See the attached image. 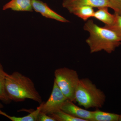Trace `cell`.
Masks as SVG:
<instances>
[{
	"label": "cell",
	"instance_id": "cell-1",
	"mask_svg": "<svg viewBox=\"0 0 121 121\" xmlns=\"http://www.w3.org/2000/svg\"><path fill=\"white\" fill-rule=\"evenodd\" d=\"M83 29L90 33L86 42L91 53L104 51L110 54L121 44V38L114 31L98 26L91 20L84 24Z\"/></svg>",
	"mask_w": 121,
	"mask_h": 121
},
{
	"label": "cell",
	"instance_id": "cell-2",
	"mask_svg": "<svg viewBox=\"0 0 121 121\" xmlns=\"http://www.w3.org/2000/svg\"><path fill=\"white\" fill-rule=\"evenodd\" d=\"M5 88L11 101H24L30 99L40 104L43 102L32 80L17 71L7 74L5 78Z\"/></svg>",
	"mask_w": 121,
	"mask_h": 121
},
{
	"label": "cell",
	"instance_id": "cell-3",
	"mask_svg": "<svg viewBox=\"0 0 121 121\" xmlns=\"http://www.w3.org/2000/svg\"><path fill=\"white\" fill-rule=\"evenodd\" d=\"M104 92L89 78L79 79L75 93V100L86 109L102 108L106 101Z\"/></svg>",
	"mask_w": 121,
	"mask_h": 121
},
{
	"label": "cell",
	"instance_id": "cell-4",
	"mask_svg": "<svg viewBox=\"0 0 121 121\" xmlns=\"http://www.w3.org/2000/svg\"><path fill=\"white\" fill-rule=\"evenodd\" d=\"M55 79L57 86L68 99L75 100V93L80 79L77 72L66 67L56 69L54 72Z\"/></svg>",
	"mask_w": 121,
	"mask_h": 121
},
{
	"label": "cell",
	"instance_id": "cell-5",
	"mask_svg": "<svg viewBox=\"0 0 121 121\" xmlns=\"http://www.w3.org/2000/svg\"><path fill=\"white\" fill-rule=\"evenodd\" d=\"M67 99L54 81L51 95L48 101L45 103L43 102L40 111L46 114H50L60 109L63 103Z\"/></svg>",
	"mask_w": 121,
	"mask_h": 121
},
{
	"label": "cell",
	"instance_id": "cell-6",
	"mask_svg": "<svg viewBox=\"0 0 121 121\" xmlns=\"http://www.w3.org/2000/svg\"><path fill=\"white\" fill-rule=\"evenodd\" d=\"M64 8L67 9L70 13L75 9L83 6H90L93 8H111L109 0H64L62 3Z\"/></svg>",
	"mask_w": 121,
	"mask_h": 121
},
{
	"label": "cell",
	"instance_id": "cell-7",
	"mask_svg": "<svg viewBox=\"0 0 121 121\" xmlns=\"http://www.w3.org/2000/svg\"><path fill=\"white\" fill-rule=\"evenodd\" d=\"M60 109L73 117L86 121H92L93 119V111L81 108L68 99L63 103Z\"/></svg>",
	"mask_w": 121,
	"mask_h": 121
},
{
	"label": "cell",
	"instance_id": "cell-8",
	"mask_svg": "<svg viewBox=\"0 0 121 121\" xmlns=\"http://www.w3.org/2000/svg\"><path fill=\"white\" fill-rule=\"evenodd\" d=\"M33 9L43 16L63 23H68V20L50 8L46 3L40 0H32Z\"/></svg>",
	"mask_w": 121,
	"mask_h": 121
},
{
	"label": "cell",
	"instance_id": "cell-9",
	"mask_svg": "<svg viewBox=\"0 0 121 121\" xmlns=\"http://www.w3.org/2000/svg\"><path fill=\"white\" fill-rule=\"evenodd\" d=\"M12 9L17 12H32V0H11L3 6L2 9Z\"/></svg>",
	"mask_w": 121,
	"mask_h": 121
},
{
	"label": "cell",
	"instance_id": "cell-10",
	"mask_svg": "<svg viewBox=\"0 0 121 121\" xmlns=\"http://www.w3.org/2000/svg\"><path fill=\"white\" fill-rule=\"evenodd\" d=\"M93 17L105 24L107 26H110L113 24L114 20V14L109 12L108 8L103 7L98 9L95 11Z\"/></svg>",
	"mask_w": 121,
	"mask_h": 121
},
{
	"label": "cell",
	"instance_id": "cell-11",
	"mask_svg": "<svg viewBox=\"0 0 121 121\" xmlns=\"http://www.w3.org/2000/svg\"><path fill=\"white\" fill-rule=\"evenodd\" d=\"M43 102L40 104L36 110L33 111L28 115L23 117H12L8 115L6 113L2 112L0 109V115L7 117L12 121H37L38 115L41 111Z\"/></svg>",
	"mask_w": 121,
	"mask_h": 121
},
{
	"label": "cell",
	"instance_id": "cell-12",
	"mask_svg": "<svg viewBox=\"0 0 121 121\" xmlns=\"http://www.w3.org/2000/svg\"><path fill=\"white\" fill-rule=\"evenodd\" d=\"M119 115L97 110L93 111L92 121H118Z\"/></svg>",
	"mask_w": 121,
	"mask_h": 121
},
{
	"label": "cell",
	"instance_id": "cell-13",
	"mask_svg": "<svg viewBox=\"0 0 121 121\" xmlns=\"http://www.w3.org/2000/svg\"><path fill=\"white\" fill-rule=\"evenodd\" d=\"M95 12V11L93 7L83 6L76 9L72 13L80 17L84 21H86L91 17H93Z\"/></svg>",
	"mask_w": 121,
	"mask_h": 121
},
{
	"label": "cell",
	"instance_id": "cell-14",
	"mask_svg": "<svg viewBox=\"0 0 121 121\" xmlns=\"http://www.w3.org/2000/svg\"><path fill=\"white\" fill-rule=\"evenodd\" d=\"M48 115L56 121H86L73 117L60 109Z\"/></svg>",
	"mask_w": 121,
	"mask_h": 121
},
{
	"label": "cell",
	"instance_id": "cell-15",
	"mask_svg": "<svg viewBox=\"0 0 121 121\" xmlns=\"http://www.w3.org/2000/svg\"><path fill=\"white\" fill-rule=\"evenodd\" d=\"M7 73H0V100L5 103L9 102L11 100L9 99L5 88V78Z\"/></svg>",
	"mask_w": 121,
	"mask_h": 121
},
{
	"label": "cell",
	"instance_id": "cell-16",
	"mask_svg": "<svg viewBox=\"0 0 121 121\" xmlns=\"http://www.w3.org/2000/svg\"><path fill=\"white\" fill-rule=\"evenodd\" d=\"M114 20L113 24L110 26L104 27L114 31L121 38V15L114 13Z\"/></svg>",
	"mask_w": 121,
	"mask_h": 121
},
{
	"label": "cell",
	"instance_id": "cell-17",
	"mask_svg": "<svg viewBox=\"0 0 121 121\" xmlns=\"http://www.w3.org/2000/svg\"><path fill=\"white\" fill-rule=\"evenodd\" d=\"M111 4V9L114 13L121 15V0H109Z\"/></svg>",
	"mask_w": 121,
	"mask_h": 121
},
{
	"label": "cell",
	"instance_id": "cell-18",
	"mask_svg": "<svg viewBox=\"0 0 121 121\" xmlns=\"http://www.w3.org/2000/svg\"><path fill=\"white\" fill-rule=\"evenodd\" d=\"M37 121H56L48 114L40 111L38 115Z\"/></svg>",
	"mask_w": 121,
	"mask_h": 121
},
{
	"label": "cell",
	"instance_id": "cell-19",
	"mask_svg": "<svg viewBox=\"0 0 121 121\" xmlns=\"http://www.w3.org/2000/svg\"><path fill=\"white\" fill-rule=\"evenodd\" d=\"M5 72L4 71L1 65L0 64V73H5Z\"/></svg>",
	"mask_w": 121,
	"mask_h": 121
},
{
	"label": "cell",
	"instance_id": "cell-20",
	"mask_svg": "<svg viewBox=\"0 0 121 121\" xmlns=\"http://www.w3.org/2000/svg\"><path fill=\"white\" fill-rule=\"evenodd\" d=\"M118 121H121V115H119Z\"/></svg>",
	"mask_w": 121,
	"mask_h": 121
}]
</instances>
